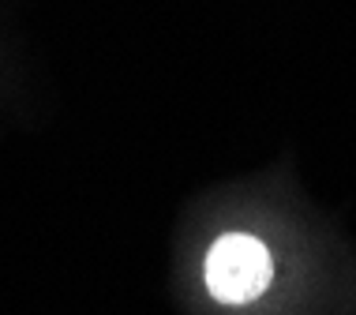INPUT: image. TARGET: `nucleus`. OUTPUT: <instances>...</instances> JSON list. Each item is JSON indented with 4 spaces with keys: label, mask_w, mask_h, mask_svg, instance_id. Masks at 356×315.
<instances>
[{
    "label": "nucleus",
    "mask_w": 356,
    "mask_h": 315,
    "mask_svg": "<svg viewBox=\"0 0 356 315\" xmlns=\"http://www.w3.org/2000/svg\"><path fill=\"white\" fill-rule=\"evenodd\" d=\"M203 282H207L210 297L218 304H229V308L259 300L274 282L270 248L259 241V236H248V233L221 236L207 252Z\"/></svg>",
    "instance_id": "obj_1"
}]
</instances>
